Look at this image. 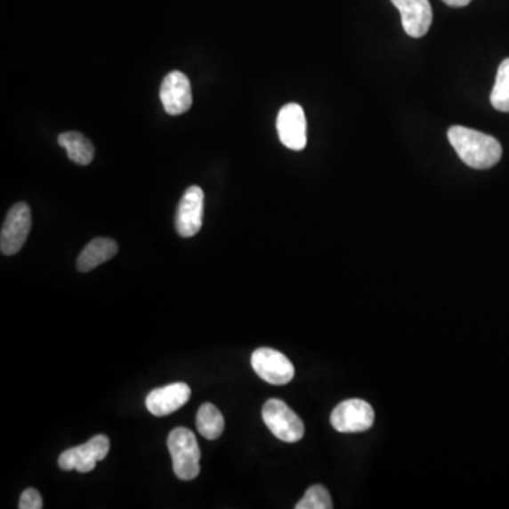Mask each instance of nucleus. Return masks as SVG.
Returning a JSON list of instances; mask_svg holds the SVG:
<instances>
[{
    "instance_id": "f257e3e1",
    "label": "nucleus",
    "mask_w": 509,
    "mask_h": 509,
    "mask_svg": "<svg viewBox=\"0 0 509 509\" xmlns=\"http://www.w3.org/2000/svg\"><path fill=\"white\" fill-rule=\"evenodd\" d=\"M448 136L458 158L473 169H491L503 158V146L489 134L470 127L451 126Z\"/></svg>"
},
{
    "instance_id": "f03ea898",
    "label": "nucleus",
    "mask_w": 509,
    "mask_h": 509,
    "mask_svg": "<svg viewBox=\"0 0 509 509\" xmlns=\"http://www.w3.org/2000/svg\"><path fill=\"white\" fill-rule=\"evenodd\" d=\"M167 448L173 460V472L182 481H191L200 474L201 451L193 432L176 427L170 432Z\"/></svg>"
},
{
    "instance_id": "7ed1b4c3",
    "label": "nucleus",
    "mask_w": 509,
    "mask_h": 509,
    "mask_svg": "<svg viewBox=\"0 0 509 509\" xmlns=\"http://www.w3.org/2000/svg\"><path fill=\"white\" fill-rule=\"evenodd\" d=\"M262 417L269 431L279 440L296 443L303 439V422L283 400H268L262 409Z\"/></svg>"
},
{
    "instance_id": "20e7f679",
    "label": "nucleus",
    "mask_w": 509,
    "mask_h": 509,
    "mask_svg": "<svg viewBox=\"0 0 509 509\" xmlns=\"http://www.w3.org/2000/svg\"><path fill=\"white\" fill-rule=\"evenodd\" d=\"M109 439L103 434L93 436L78 448H69L59 458V465L64 472L77 470L78 473L93 472L98 461H102L109 453Z\"/></svg>"
},
{
    "instance_id": "39448f33",
    "label": "nucleus",
    "mask_w": 509,
    "mask_h": 509,
    "mask_svg": "<svg viewBox=\"0 0 509 509\" xmlns=\"http://www.w3.org/2000/svg\"><path fill=\"white\" fill-rule=\"evenodd\" d=\"M331 426L340 433H362L371 429L376 413L368 402L350 400L341 402L331 413Z\"/></svg>"
},
{
    "instance_id": "423d86ee",
    "label": "nucleus",
    "mask_w": 509,
    "mask_h": 509,
    "mask_svg": "<svg viewBox=\"0 0 509 509\" xmlns=\"http://www.w3.org/2000/svg\"><path fill=\"white\" fill-rule=\"evenodd\" d=\"M251 362L259 378L272 385H286L295 376V367L289 358L272 348H258L252 354Z\"/></svg>"
},
{
    "instance_id": "0eeeda50",
    "label": "nucleus",
    "mask_w": 509,
    "mask_h": 509,
    "mask_svg": "<svg viewBox=\"0 0 509 509\" xmlns=\"http://www.w3.org/2000/svg\"><path fill=\"white\" fill-rule=\"evenodd\" d=\"M31 228L30 206L26 203L14 204L7 213L2 232H0V249L4 254H18Z\"/></svg>"
},
{
    "instance_id": "6e6552de",
    "label": "nucleus",
    "mask_w": 509,
    "mask_h": 509,
    "mask_svg": "<svg viewBox=\"0 0 509 509\" xmlns=\"http://www.w3.org/2000/svg\"><path fill=\"white\" fill-rule=\"evenodd\" d=\"M280 141L290 150H303L307 145V122L303 108L287 103L280 109L276 121Z\"/></svg>"
},
{
    "instance_id": "1a4fd4ad",
    "label": "nucleus",
    "mask_w": 509,
    "mask_h": 509,
    "mask_svg": "<svg viewBox=\"0 0 509 509\" xmlns=\"http://www.w3.org/2000/svg\"><path fill=\"white\" fill-rule=\"evenodd\" d=\"M204 191L198 186L186 190L179 204L176 215V230L180 237L191 238L203 227Z\"/></svg>"
},
{
    "instance_id": "9d476101",
    "label": "nucleus",
    "mask_w": 509,
    "mask_h": 509,
    "mask_svg": "<svg viewBox=\"0 0 509 509\" xmlns=\"http://www.w3.org/2000/svg\"><path fill=\"white\" fill-rule=\"evenodd\" d=\"M160 100L166 112L173 117L186 114L193 105L189 78L180 71H172L163 79Z\"/></svg>"
},
{
    "instance_id": "9b49d317",
    "label": "nucleus",
    "mask_w": 509,
    "mask_h": 509,
    "mask_svg": "<svg viewBox=\"0 0 509 509\" xmlns=\"http://www.w3.org/2000/svg\"><path fill=\"white\" fill-rule=\"evenodd\" d=\"M392 4L400 12L407 35L415 38L424 37L433 21V12L429 0H392Z\"/></svg>"
},
{
    "instance_id": "f8f14e48",
    "label": "nucleus",
    "mask_w": 509,
    "mask_h": 509,
    "mask_svg": "<svg viewBox=\"0 0 509 509\" xmlns=\"http://www.w3.org/2000/svg\"><path fill=\"white\" fill-rule=\"evenodd\" d=\"M191 389L184 382H176L155 389L146 398V408L155 416H167L189 402Z\"/></svg>"
},
{
    "instance_id": "ddd939ff",
    "label": "nucleus",
    "mask_w": 509,
    "mask_h": 509,
    "mask_svg": "<svg viewBox=\"0 0 509 509\" xmlns=\"http://www.w3.org/2000/svg\"><path fill=\"white\" fill-rule=\"evenodd\" d=\"M117 254V244L110 238H95L86 245L77 259L79 272H90L103 262L109 261Z\"/></svg>"
},
{
    "instance_id": "4468645a",
    "label": "nucleus",
    "mask_w": 509,
    "mask_h": 509,
    "mask_svg": "<svg viewBox=\"0 0 509 509\" xmlns=\"http://www.w3.org/2000/svg\"><path fill=\"white\" fill-rule=\"evenodd\" d=\"M59 143L61 148L66 149L71 162L77 165L88 166L95 156V148L91 143L90 139L78 132H66L59 136Z\"/></svg>"
},
{
    "instance_id": "2eb2a0df",
    "label": "nucleus",
    "mask_w": 509,
    "mask_h": 509,
    "mask_svg": "<svg viewBox=\"0 0 509 509\" xmlns=\"http://www.w3.org/2000/svg\"><path fill=\"white\" fill-rule=\"evenodd\" d=\"M224 416L213 403H204L197 412V429L208 440H217L224 432Z\"/></svg>"
},
{
    "instance_id": "dca6fc26",
    "label": "nucleus",
    "mask_w": 509,
    "mask_h": 509,
    "mask_svg": "<svg viewBox=\"0 0 509 509\" xmlns=\"http://www.w3.org/2000/svg\"><path fill=\"white\" fill-rule=\"evenodd\" d=\"M491 103L499 112H509V59L504 60L499 66L492 88Z\"/></svg>"
},
{
    "instance_id": "f3484780",
    "label": "nucleus",
    "mask_w": 509,
    "mask_h": 509,
    "mask_svg": "<svg viewBox=\"0 0 509 509\" xmlns=\"http://www.w3.org/2000/svg\"><path fill=\"white\" fill-rule=\"evenodd\" d=\"M333 501L323 485H313L307 489L303 498L296 504V509H331Z\"/></svg>"
},
{
    "instance_id": "a211bd4d",
    "label": "nucleus",
    "mask_w": 509,
    "mask_h": 509,
    "mask_svg": "<svg viewBox=\"0 0 509 509\" xmlns=\"http://www.w3.org/2000/svg\"><path fill=\"white\" fill-rule=\"evenodd\" d=\"M19 508L20 509H42L43 498L40 492L35 489H28L21 494L20 501H19Z\"/></svg>"
},
{
    "instance_id": "6ab92c4d",
    "label": "nucleus",
    "mask_w": 509,
    "mask_h": 509,
    "mask_svg": "<svg viewBox=\"0 0 509 509\" xmlns=\"http://www.w3.org/2000/svg\"><path fill=\"white\" fill-rule=\"evenodd\" d=\"M443 2L451 7H465L467 6L472 0H443Z\"/></svg>"
}]
</instances>
